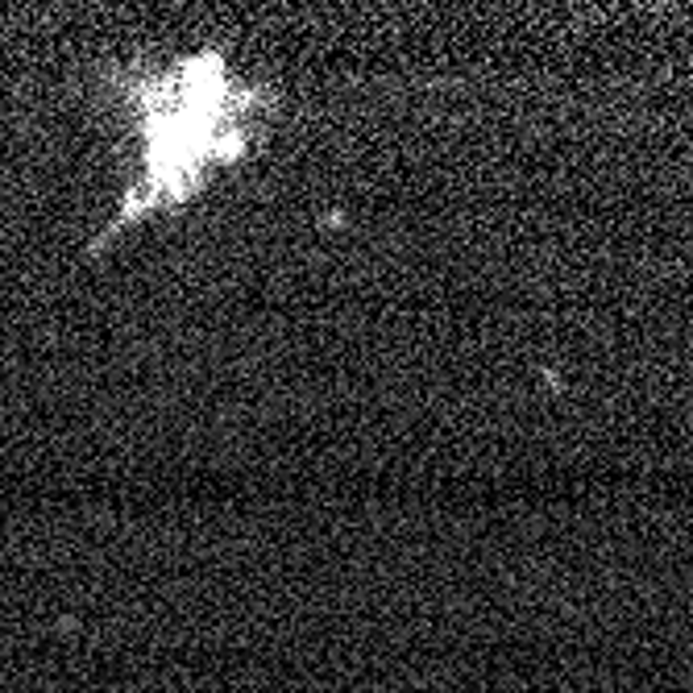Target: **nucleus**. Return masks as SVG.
Here are the masks:
<instances>
[{"label": "nucleus", "mask_w": 693, "mask_h": 693, "mask_svg": "<svg viewBox=\"0 0 693 693\" xmlns=\"http://www.w3.org/2000/svg\"><path fill=\"white\" fill-rule=\"evenodd\" d=\"M241 109L217 59H191L142 96V183L129 196L121 225L150 208L179 204L208 166L241 154Z\"/></svg>", "instance_id": "1"}]
</instances>
